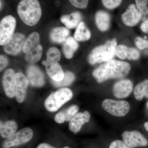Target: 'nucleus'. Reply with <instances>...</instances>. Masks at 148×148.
<instances>
[{
    "instance_id": "24",
    "label": "nucleus",
    "mask_w": 148,
    "mask_h": 148,
    "mask_svg": "<svg viewBox=\"0 0 148 148\" xmlns=\"http://www.w3.org/2000/svg\"><path fill=\"white\" fill-rule=\"evenodd\" d=\"M42 51V46L40 44L26 53L25 60L31 64L36 63L41 58Z\"/></svg>"
},
{
    "instance_id": "31",
    "label": "nucleus",
    "mask_w": 148,
    "mask_h": 148,
    "mask_svg": "<svg viewBox=\"0 0 148 148\" xmlns=\"http://www.w3.org/2000/svg\"><path fill=\"white\" fill-rule=\"evenodd\" d=\"M75 7L79 9H85L87 7L89 0H69Z\"/></svg>"
},
{
    "instance_id": "9",
    "label": "nucleus",
    "mask_w": 148,
    "mask_h": 148,
    "mask_svg": "<svg viewBox=\"0 0 148 148\" xmlns=\"http://www.w3.org/2000/svg\"><path fill=\"white\" fill-rule=\"evenodd\" d=\"M26 39L20 33L14 34L10 41L4 46V50L8 54L16 55L23 50Z\"/></svg>"
},
{
    "instance_id": "4",
    "label": "nucleus",
    "mask_w": 148,
    "mask_h": 148,
    "mask_svg": "<svg viewBox=\"0 0 148 148\" xmlns=\"http://www.w3.org/2000/svg\"><path fill=\"white\" fill-rule=\"evenodd\" d=\"M73 95V92L69 88H61L49 96L45 102V106L49 112H56L71 100Z\"/></svg>"
},
{
    "instance_id": "7",
    "label": "nucleus",
    "mask_w": 148,
    "mask_h": 148,
    "mask_svg": "<svg viewBox=\"0 0 148 148\" xmlns=\"http://www.w3.org/2000/svg\"><path fill=\"white\" fill-rule=\"evenodd\" d=\"M33 135L34 132L31 128H23L7 138L3 143V148H9L24 144L31 140Z\"/></svg>"
},
{
    "instance_id": "5",
    "label": "nucleus",
    "mask_w": 148,
    "mask_h": 148,
    "mask_svg": "<svg viewBox=\"0 0 148 148\" xmlns=\"http://www.w3.org/2000/svg\"><path fill=\"white\" fill-rule=\"evenodd\" d=\"M16 26L15 18L8 15L1 20L0 23V45L4 46L11 40L14 35Z\"/></svg>"
},
{
    "instance_id": "6",
    "label": "nucleus",
    "mask_w": 148,
    "mask_h": 148,
    "mask_svg": "<svg viewBox=\"0 0 148 148\" xmlns=\"http://www.w3.org/2000/svg\"><path fill=\"white\" fill-rule=\"evenodd\" d=\"M104 110L115 116L122 117L126 115L130 110V105L125 101H114L106 99L102 103Z\"/></svg>"
},
{
    "instance_id": "27",
    "label": "nucleus",
    "mask_w": 148,
    "mask_h": 148,
    "mask_svg": "<svg viewBox=\"0 0 148 148\" xmlns=\"http://www.w3.org/2000/svg\"><path fill=\"white\" fill-rule=\"evenodd\" d=\"M134 95L137 101H142L144 97L148 99V80L140 83L135 86Z\"/></svg>"
},
{
    "instance_id": "13",
    "label": "nucleus",
    "mask_w": 148,
    "mask_h": 148,
    "mask_svg": "<svg viewBox=\"0 0 148 148\" xmlns=\"http://www.w3.org/2000/svg\"><path fill=\"white\" fill-rule=\"evenodd\" d=\"M123 22L128 27H134L139 23L140 19V11L134 4H130L121 15Z\"/></svg>"
},
{
    "instance_id": "29",
    "label": "nucleus",
    "mask_w": 148,
    "mask_h": 148,
    "mask_svg": "<svg viewBox=\"0 0 148 148\" xmlns=\"http://www.w3.org/2000/svg\"><path fill=\"white\" fill-rule=\"evenodd\" d=\"M75 76L71 72H66L65 73L64 79L59 82L53 80L52 82L53 85L56 87H62L69 86L75 80Z\"/></svg>"
},
{
    "instance_id": "12",
    "label": "nucleus",
    "mask_w": 148,
    "mask_h": 148,
    "mask_svg": "<svg viewBox=\"0 0 148 148\" xmlns=\"http://www.w3.org/2000/svg\"><path fill=\"white\" fill-rule=\"evenodd\" d=\"M133 90V83L129 79L121 80L116 83L113 86L114 95L118 98L128 97Z\"/></svg>"
},
{
    "instance_id": "37",
    "label": "nucleus",
    "mask_w": 148,
    "mask_h": 148,
    "mask_svg": "<svg viewBox=\"0 0 148 148\" xmlns=\"http://www.w3.org/2000/svg\"><path fill=\"white\" fill-rule=\"evenodd\" d=\"M140 29L143 32L148 34V23L143 22L141 24Z\"/></svg>"
},
{
    "instance_id": "25",
    "label": "nucleus",
    "mask_w": 148,
    "mask_h": 148,
    "mask_svg": "<svg viewBox=\"0 0 148 148\" xmlns=\"http://www.w3.org/2000/svg\"><path fill=\"white\" fill-rule=\"evenodd\" d=\"M90 36V31L88 29L84 22H80L74 34L75 38L79 41H86L89 40Z\"/></svg>"
},
{
    "instance_id": "11",
    "label": "nucleus",
    "mask_w": 148,
    "mask_h": 148,
    "mask_svg": "<svg viewBox=\"0 0 148 148\" xmlns=\"http://www.w3.org/2000/svg\"><path fill=\"white\" fill-rule=\"evenodd\" d=\"M15 77L14 71L12 69L7 70L3 75V87L6 95L10 98L15 95Z\"/></svg>"
},
{
    "instance_id": "39",
    "label": "nucleus",
    "mask_w": 148,
    "mask_h": 148,
    "mask_svg": "<svg viewBox=\"0 0 148 148\" xmlns=\"http://www.w3.org/2000/svg\"><path fill=\"white\" fill-rule=\"evenodd\" d=\"M144 127L146 128V130L148 132V122H146L144 124Z\"/></svg>"
},
{
    "instance_id": "30",
    "label": "nucleus",
    "mask_w": 148,
    "mask_h": 148,
    "mask_svg": "<svg viewBox=\"0 0 148 148\" xmlns=\"http://www.w3.org/2000/svg\"><path fill=\"white\" fill-rule=\"evenodd\" d=\"M122 1V0H102L103 5L110 10L118 7L121 4Z\"/></svg>"
},
{
    "instance_id": "18",
    "label": "nucleus",
    "mask_w": 148,
    "mask_h": 148,
    "mask_svg": "<svg viewBox=\"0 0 148 148\" xmlns=\"http://www.w3.org/2000/svg\"><path fill=\"white\" fill-rule=\"evenodd\" d=\"M96 24L102 32L108 30L110 25V16L108 12L103 10L98 11L95 15Z\"/></svg>"
},
{
    "instance_id": "40",
    "label": "nucleus",
    "mask_w": 148,
    "mask_h": 148,
    "mask_svg": "<svg viewBox=\"0 0 148 148\" xmlns=\"http://www.w3.org/2000/svg\"><path fill=\"white\" fill-rule=\"evenodd\" d=\"M64 148H70L69 147H64Z\"/></svg>"
},
{
    "instance_id": "36",
    "label": "nucleus",
    "mask_w": 148,
    "mask_h": 148,
    "mask_svg": "<svg viewBox=\"0 0 148 148\" xmlns=\"http://www.w3.org/2000/svg\"><path fill=\"white\" fill-rule=\"evenodd\" d=\"M8 58L5 56L1 55L0 56V70L2 71L3 70L6 68L8 64Z\"/></svg>"
},
{
    "instance_id": "20",
    "label": "nucleus",
    "mask_w": 148,
    "mask_h": 148,
    "mask_svg": "<svg viewBox=\"0 0 148 148\" xmlns=\"http://www.w3.org/2000/svg\"><path fill=\"white\" fill-rule=\"evenodd\" d=\"M78 110L77 106L73 105L65 110L56 114L54 117V120L58 123H63L65 121H70L76 114Z\"/></svg>"
},
{
    "instance_id": "1",
    "label": "nucleus",
    "mask_w": 148,
    "mask_h": 148,
    "mask_svg": "<svg viewBox=\"0 0 148 148\" xmlns=\"http://www.w3.org/2000/svg\"><path fill=\"white\" fill-rule=\"evenodd\" d=\"M130 65L125 61L111 59L106 61L92 72L97 82L101 83L110 79L121 78L129 73Z\"/></svg>"
},
{
    "instance_id": "19",
    "label": "nucleus",
    "mask_w": 148,
    "mask_h": 148,
    "mask_svg": "<svg viewBox=\"0 0 148 148\" xmlns=\"http://www.w3.org/2000/svg\"><path fill=\"white\" fill-rule=\"evenodd\" d=\"M70 34L68 29L63 27H58L52 29L50 34V39L55 43H63L66 41Z\"/></svg>"
},
{
    "instance_id": "17",
    "label": "nucleus",
    "mask_w": 148,
    "mask_h": 148,
    "mask_svg": "<svg viewBox=\"0 0 148 148\" xmlns=\"http://www.w3.org/2000/svg\"><path fill=\"white\" fill-rule=\"evenodd\" d=\"M43 65L45 66L47 73L53 80L59 82L64 79L65 73L58 62L47 63Z\"/></svg>"
},
{
    "instance_id": "32",
    "label": "nucleus",
    "mask_w": 148,
    "mask_h": 148,
    "mask_svg": "<svg viewBox=\"0 0 148 148\" xmlns=\"http://www.w3.org/2000/svg\"><path fill=\"white\" fill-rule=\"evenodd\" d=\"M135 42L137 47L141 50L148 48V41L141 37H137L135 39Z\"/></svg>"
},
{
    "instance_id": "23",
    "label": "nucleus",
    "mask_w": 148,
    "mask_h": 148,
    "mask_svg": "<svg viewBox=\"0 0 148 148\" xmlns=\"http://www.w3.org/2000/svg\"><path fill=\"white\" fill-rule=\"evenodd\" d=\"M78 46V44L74 38L69 37L64 43L63 46V52L66 58L69 59L72 58Z\"/></svg>"
},
{
    "instance_id": "41",
    "label": "nucleus",
    "mask_w": 148,
    "mask_h": 148,
    "mask_svg": "<svg viewBox=\"0 0 148 148\" xmlns=\"http://www.w3.org/2000/svg\"><path fill=\"white\" fill-rule=\"evenodd\" d=\"M147 108H148V102H147Z\"/></svg>"
},
{
    "instance_id": "35",
    "label": "nucleus",
    "mask_w": 148,
    "mask_h": 148,
    "mask_svg": "<svg viewBox=\"0 0 148 148\" xmlns=\"http://www.w3.org/2000/svg\"><path fill=\"white\" fill-rule=\"evenodd\" d=\"M136 7L140 10L147 6L148 0H135Z\"/></svg>"
},
{
    "instance_id": "8",
    "label": "nucleus",
    "mask_w": 148,
    "mask_h": 148,
    "mask_svg": "<svg viewBox=\"0 0 148 148\" xmlns=\"http://www.w3.org/2000/svg\"><path fill=\"white\" fill-rule=\"evenodd\" d=\"M123 142L130 147H145L148 145L147 140L137 131H125L122 135Z\"/></svg>"
},
{
    "instance_id": "2",
    "label": "nucleus",
    "mask_w": 148,
    "mask_h": 148,
    "mask_svg": "<svg viewBox=\"0 0 148 148\" xmlns=\"http://www.w3.org/2000/svg\"><path fill=\"white\" fill-rule=\"evenodd\" d=\"M17 11L21 20L28 26H34L41 17V8L38 0H21Z\"/></svg>"
},
{
    "instance_id": "21",
    "label": "nucleus",
    "mask_w": 148,
    "mask_h": 148,
    "mask_svg": "<svg viewBox=\"0 0 148 148\" xmlns=\"http://www.w3.org/2000/svg\"><path fill=\"white\" fill-rule=\"evenodd\" d=\"M81 18L80 13L76 12L69 15H63L61 16V21L68 29H73L78 26Z\"/></svg>"
},
{
    "instance_id": "14",
    "label": "nucleus",
    "mask_w": 148,
    "mask_h": 148,
    "mask_svg": "<svg viewBox=\"0 0 148 148\" xmlns=\"http://www.w3.org/2000/svg\"><path fill=\"white\" fill-rule=\"evenodd\" d=\"M90 114L88 111L77 113L70 120L69 124V129L71 132L76 134L79 132L83 125L88 122L90 120Z\"/></svg>"
},
{
    "instance_id": "16",
    "label": "nucleus",
    "mask_w": 148,
    "mask_h": 148,
    "mask_svg": "<svg viewBox=\"0 0 148 148\" xmlns=\"http://www.w3.org/2000/svg\"><path fill=\"white\" fill-rule=\"evenodd\" d=\"M116 54L120 59L130 60H138L140 56V53L136 49L128 47L123 45L117 47Z\"/></svg>"
},
{
    "instance_id": "10",
    "label": "nucleus",
    "mask_w": 148,
    "mask_h": 148,
    "mask_svg": "<svg viewBox=\"0 0 148 148\" xmlns=\"http://www.w3.org/2000/svg\"><path fill=\"white\" fill-rule=\"evenodd\" d=\"M29 84V80L24 74L21 73L15 74V96L18 103L24 101Z\"/></svg>"
},
{
    "instance_id": "33",
    "label": "nucleus",
    "mask_w": 148,
    "mask_h": 148,
    "mask_svg": "<svg viewBox=\"0 0 148 148\" xmlns=\"http://www.w3.org/2000/svg\"><path fill=\"white\" fill-rule=\"evenodd\" d=\"M109 148H131L123 141L116 140L112 142Z\"/></svg>"
},
{
    "instance_id": "38",
    "label": "nucleus",
    "mask_w": 148,
    "mask_h": 148,
    "mask_svg": "<svg viewBox=\"0 0 148 148\" xmlns=\"http://www.w3.org/2000/svg\"><path fill=\"white\" fill-rule=\"evenodd\" d=\"M37 148H55L52 147V146L48 145L46 143H42V144H40L37 147Z\"/></svg>"
},
{
    "instance_id": "26",
    "label": "nucleus",
    "mask_w": 148,
    "mask_h": 148,
    "mask_svg": "<svg viewBox=\"0 0 148 148\" xmlns=\"http://www.w3.org/2000/svg\"><path fill=\"white\" fill-rule=\"evenodd\" d=\"M40 36L38 33L34 32L30 34L25 40L23 47V52L27 53L32 49L40 44Z\"/></svg>"
},
{
    "instance_id": "3",
    "label": "nucleus",
    "mask_w": 148,
    "mask_h": 148,
    "mask_svg": "<svg viewBox=\"0 0 148 148\" xmlns=\"http://www.w3.org/2000/svg\"><path fill=\"white\" fill-rule=\"evenodd\" d=\"M116 39H113L108 41L105 45L95 47L88 56L89 64L94 65L111 60L116 54Z\"/></svg>"
},
{
    "instance_id": "34",
    "label": "nucleus",
    "mask_w": 148,
    "mask_h": 148,
    "mask_svg": "<svg viewBox=\"0 0 148 148\" xmlns=\"http://www.w3.org/2000/svg\"><path fill=\"white\" fill-rule=\"evenodd\" d=\"M140 19L143 22L148 23V7L147 6L145 8L143 9L140 10Z\"/></svg>"
},
{
    "instance_id": "28",
    "label": "nucleus",
    "mask_w": 148,
    "mask_h": 148,
    "mask_svg": "<svg viewBox=\"0 0 148 148\" xmlns=\"http://www.w3.org/2000/svg\"><path fill=\"white\" fill-rule=\"evenodd\" d=\"M61 58V53L56 47L50 48L47 52V59L42 62V64L58 62Z\"/></svg>"
},
{
    "instance_id": "15",
    "label": "nucleus",
    "mask_w": 148,
    "mask_h": 148,
    "mask_svg": "<svg viewBox=\"0 0 148 148\" xmlns=\"http://www.w3.org/2000/svg\"><path fill=\"white\" fill-rule=\"evenodd\" d=\"M27 78L30 84L35 87H41L45 84L44 77L38 67L30 66L27 70Z\"/></svg>"
},
{
    "instance_id": "22",
    "label": "nucleus",
    "mask_w": 148,
    "mask_h": 148,
    "mask_svg": "<svg viewBox=\"0 0 148 148\" xmlns=\"http://www.w3.org/2000/svg\"><path fill=\"white\" fill-rule=\"evenodd\" d=\"M18 127L17 123L14 121H8L5 122H1L0 133L2 137L8 138L15 133Z\"/></svg>"
}]
</instances>
